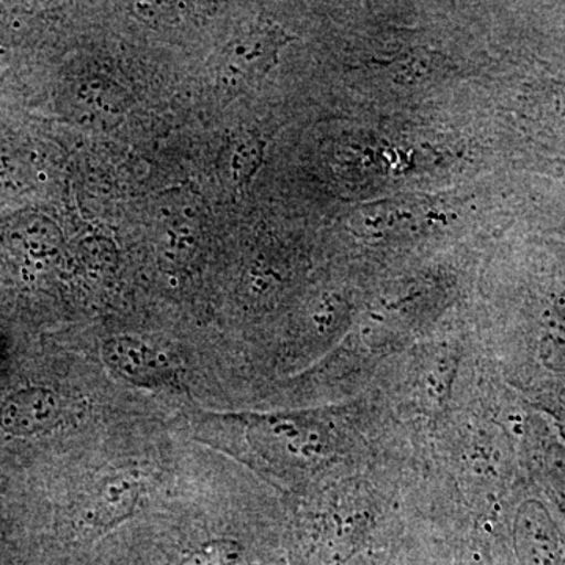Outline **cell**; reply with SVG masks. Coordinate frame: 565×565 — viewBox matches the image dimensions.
Instances as JSON below:
<instances>
[{"instance_id":"5","label":"cell","mask_w":565,"mask_h":565,"mask_svg":"<svg viewBox=\"0 0 565 565\" xmlns=\"http://www.w3.org/2000/svg\"><path fill=\"white\" fill-rule=\"evenodd\" d=\"M514 544L522 565H555L559 555L557 531L537 501L520 505L515 516Z\"/></svg>"},{"instance_id":"9","label":"cell","mask_w":565,"mask_h":565,"mask_svg":"<svg viewBox=\"0 0 565 565\" xmlns=\"http://www.w3.org/2000/svg\"><path fill=\"white\" fill-rule=\"evenodd\" d=\"M266 141L258 134L245 132L237 137L230 152V178L237 189L247 188L263 167Z\"/></svg>"},{"instance_id":"11","label":"cell","mask_w":565,"mask_h":565,"mask_svg":"<svg viewBox=\"0 0 565 565\" xmlns=\"http://www.w3.org/2000/svg\"><path fill=\"white\" fill-rule=\"evenodd\" d=\"M546 95L553 111L565 118V77L550 82Z\"/></svg>"},{"instance_id":"1","label":"cell","mask_w":565,"mask_h":565,"mask_svg":"<svg viewBox=\"0 0 565 565\" xmlns=\"http://www.w3.org/2000/svg\"><path fill=\"white\" fill-rule=\"evenodd\" d=\"M292 40L294 36L273 22H258L236 33L217 57V87L225 95L250 90L277 66L281 51Z\"/></svg>"},{"instance_id":"4","label":"cell","mask_w":565,"mask_h":565,"mask_svg":"<svg viewBox=\"0 0 565 565\" xmlns=\"http://www.w3.org/2000/svg\"><path fill=\"white\" fill-rule=\"evenodd\" d=\"M68 106L74 120L87 128H110L125 115L128 96L115 82L84 77L71 85Z\"/></svg>"},{"instance_id":"8","label":"cell","mask_w":565,"mask_h":565,"mask_svg":"<svg viewBox=\"0 0 565 565\" xmlns=\"http://www.w3.org/2000/svg\"><path fill=\"white\" fill-rule=\"evenodd\" d=\"M140 487L128 476H117L104 482L96 497V520L102 525H114L132 514L139 501Z\"/></svg>"},{"instance_id":"7","label":"cell","mask_w":565,"mask_h":565,"mask_svg":"<svg viewBox=\"0 0 565 565\" xmlns=\"http://www.w3.org/2000/svg\"><path fill=\"white\" fill-rule=\"evenodd\" d=\"M415 207L403 199L363 204L352 214L351 230L364 239H379L414 221Z\"/></svg>"},{"instance_id":"10","label":"cell","mask_w":565,"mask_h":565,"mask_svg":"<svg viewBox=\"0 0 565 565\" xmlns=\"http://www.w3.org/2000/svg\"><path fill=\"white\" fill-rule=\"evenodd\" d=\"M239 556V548L234 542L215 541L200 546L182 565H233Z\"/></svg>"},{"instance_id":"3","label":"cell","mask_w":565,"mask_h":565,"mask_svg":"<svg viewBox=\"0 0 565 565\" xmlns=\"http://www.w3.org/2000/svg\"><path fill=\"white\" fill-rule=\"evenodd\" d=\"M65 414V401L58 394L44 388L22 390L0 405V427L18 437L47 433L63 422Z\"/></svg>"},{"instance_id":"6","label":"cell","mask_w":565,"mask_h":565,"mask_svg":"<svg viewBox=\"0 0 565 565\" xmlns=\"http://www.w3.org/2000/svg\"><path fill=\"white\" fill-rule=\"evenodd\" d=\"M103 355L110 370L132 384L161 385L170 374L161 353L134 338H111L104 344Z\"/></svg>"},{"instance_id":"2","label":"cell","mask_w":565,"mask_h":565,"mask_svg":"<svg viewBox=\"0 0 565 565\" xmlns=\"http://www.w3.org/2000/svg\"><path fill=\"white\" fill-rule=\"evenodd\" d=\"M203 211L199 196L189 191H172L161 196L156 211L158 247L172 262L189 258L199 247Z\"/></svg>"},{"instance_id":"12","label":"cell","mask_w":565,"mask_h":565,"mask_svg":"<svg viewBox=\"0 0 565 565\" xmlns=\"http://www.w3.org/2000/svg\"><path fill=\"white\" fill-rule=\"evenodd\" d=\"M6 58H7L6 47H3V44L0 43V66L3 65V62H6Z\"/></svg>"}]
</instances>
